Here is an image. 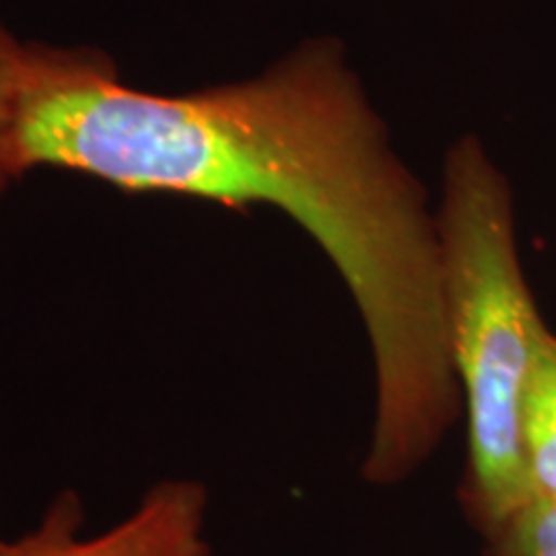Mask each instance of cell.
Masks as SVG:
<instances>
[{"label": "cell", "mask_w": 556, "mask_h": 556, "mask_svg": "<svg viewBox=\"0 0 556 556\" xmlns=\"http://www.w3.org/2000/svg\"><path fill=\"white\" fill-rule=\"evenodd\" d=\"M482 556H556V503L528 500L484 533Z\"/></svg>", "instance_id": "5"}, {"label": "cell", "mask_w": 556, "mask_h": 556, "mask_svg": "<svg viewBox=\"0 0 556 556\" xmlns=\"http://www.w3.org/2000/svg\"><path fill=\"white\" fill-rule=\"evenodd\" d=\"M24 41H18L0 21V197L21 180L16 160V99Z\"/></svg>", "instance_id": "6"}, {"label": "cell", "mask_w": 556, "mask_h": 556, "mask_svg": "<svg viewBox=\"0 0 556 556\" xmlns=\"http://www.w3.org/2000/svg\"><path fill=\"white\" fill-rule=\"evenodd\" d=\"M208 486L197 477L152 482L106 531H86V503L62 490L18 536L0 533V556H212Z\"/></svg>", "instance_id": "3"}, {"label": "cell", "mask_w": 556, "mask_h": 556, "mask_svg": "<svg viewBox=\"0 0 556 556\" xmlns=\"http://www.w3.org/2000/svg\"><path fill=\"white\" fill-rule=\"evenodd\" d=\"M435 219L443 319L467 422L458 503L482 539L533 500L520 415L541 340L552 328L520 258L513 184L475 135L446 152Z\"/></svg>", "instance_id": "2"}, {"label": "cell", "mask_w": 556, "mask_h": 556, "mask_svg": "<svg viewBox=\"0 0 556 556\" xmlns=\"http://www.w3.org/2000/svg\"><path fill=\"white\" fill-rule=\"evenodd\" d=\"M520 441L528 490L533 500L556 503V332L541 340L536 364L528 379Z\"/></svg>", "instance_id": "4"}, {"label": "cell", "mask_w": 556, "mask_h": 556, "mask_svg": "<svg viewBox=\"0 0 556 556\" xmlns=\"http://www.w3.org/2000/svg\"><path fill=\"white\" fill-rule=\"evenodd\" d=\"M16 160L21 176L58 168L129 193L274 206L304 229L368 338V484L415 477L462 417L435 206L340 39H307L253 78L191 93L129 86L96 50L24 45Z\"/></svg>", "instance_id": "1"}]
</instances>
